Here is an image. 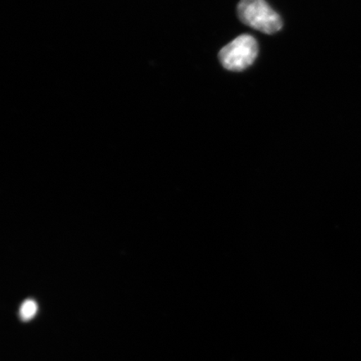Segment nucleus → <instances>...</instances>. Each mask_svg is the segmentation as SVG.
I'll return each mask as SVG.
<instances>
[{"instance_id":"2","label":"nucleus","mask_w":361,"mask_h":361,"mask_svg":"<svg viewBox=\"0 0 361 361\" xmlns=\"http://www.w3.org/2000/svg\"><path fill=\"white\" fill-rule=\"evenodd\" d=\"M259 54V44L250 35H242L221 49L219 61L226 70L243 71L252 65Z\"/></svg>"},{"instance_id":"1","label":"nucleus","mask_w":361,"mask_h":361,"mask_svg":"<svg viewBox=\"0 0 361 361\" xmlns=\"http://www.w3.org/2000/svg\"><path fill=\"white\" fill-rule=\"evenodd\" d=\"M237 10L243 24L262 33L273 35L282 29L281 16L266 0H240Z\"/></svg>"},{"instance_id":"3","label":"nucleus","mask_w":361,"mask_h":361,"mask_svg":"<svg viewBox=\"0 0 361 361\" xmlns=\"http://www.w3.org/2000/svg\"><path fill=\"white\" fill-rule=\"evenodd\" d=\"M37 310V304H36L34 300H25L20 307V318L24 320V322H28V320L34 317Z\"/></svg>"}]
</instances>
